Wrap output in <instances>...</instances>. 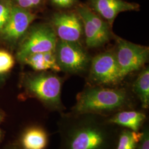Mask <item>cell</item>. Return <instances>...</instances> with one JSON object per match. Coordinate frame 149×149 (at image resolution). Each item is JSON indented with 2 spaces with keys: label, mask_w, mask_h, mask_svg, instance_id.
<instances>
[{
  "label": "cell",
  "mask_w": 149,
  "mask_h": 149,
  "mask_svg": "<svg viewBox=\"0 0 149 149\" xmlns=\"http://www.w3.org/2000/svg\"><path fill=\"white\" fill-rule=\"evenodd\" d=\"M15 65V60L11 54L0 50V75L8 73Z\"/></svg>",
  "instance_id": "e0dca14e"
},
{
  "label": "cell",
  "mask_w": 149,
  "mask_h": 149,
  "mask_svg": "<svg viewBox=\"0 0 149 149\" xmlns=\"http://www.w3.org/2000/svg\"><path fill=\"white\" fill-rule=\"evenodd\" d=\"M5 82V78L4 75H0V87L2 86Z\"/></svg>",
  "instance_id": "cb8c5ba5"
},
{
  "label": "cell",
  "mask_w": 149,
  "mask_h": 149,
  "mask_svg": "<svg viewBox=\"0 0 149 149\" xmlns=\"http://www.w3.org/2000/svg\"><path fill=\"white\" fill-rule=\"evenodd\" d=\"M32 2V5L33 7H36L38 5H39L42 2V0H31Z\"/></svg>",
  "instance_id": "603a6c76"
},
{
  "label": "cell",
  "mask_w": 149,
  "mask_h": 149,
  "mask_svg": "<svg viewBox=\"0 0 149 149\" xmlns=\"http://www.w3.org/2000/svg\"><path fill=\"white\" fill-rule=\"evenodd\" d=\"M141 130L139 132L121 128L115 149H135L141 138Z\"/></svg>",
  "instance_id": "2e32d148"
},
{
  "label": "cell",
  "mask_w": 149,
  "mask_h": 149,
  "mask_svg": "<svg viewBox=\"0 0 149 149\" xmlns=\"http://www.w3.org/2000/svg\"><path fill=\"white\" fill-rule=\"evenodd\" d=\"M63 83L64 79L57 74L42 71L24 76L21 86L26 98H36L49 111L61 114L65 110L61 100Z\"/></svg>",
  "instance_id": "3957f363"
},
{
  "label": "cell",
  "mask_w": 149,
  "mask_h": 149,
  "mask_svg": "<svg viewBox=\"0 0 149 149\" xmlns=\"http://www.w3.org/2000/svg\"><path fill=\"white\" fill-rule=\"evenodd\" d=\"M114 51L123 81L128 75L142 68L149 59L148 47L128 42L121 38H116Z\"/></svg>",
  "instance_id": "52a82bcc"
},
{
  "label": "cell",
  "mask_w": 149,
  "mask_h": 149,
  "mask_svg": "<svg viewBox=\"0 0 149 149\" xmlns=\"http://www.w3.org/2000/svg\"><path fill=\"white\" fill-rule=\"evenodd\" d=\"M36 18L28 10L13 6L8 21L0 31V37L8 42H16L26 34Z\"/></svg>",
  "instance_id": "30bf717a"
},
{
  "label": "cell",
  "mask_w": 149,
  "mask_h": 149,
  "mask_svg": "<svg viewBox=\"0 0 149 149\" xmlns=\"http://www.w3.org/2000/svg\"><path fill=\"white\" fill-rule=\"evenodd\" d=\"M50 24L59 40L81 43L84 37L83 23L77 12L55 13Z\"/></svg>",
  "instance_id": "9c48e42d"
},
{
  "label": "cell",
  "mask_w": 149,
  "mask_h": 149,
  "mask_svg": "<svg viewBox=\"0 0 149 149\" xmlns=\"http://www.w3.org/2000/svg\"><path fill=\"white\" fill-rule=\"evenodd\" d=\"M22 62L38 72L45 71L48 70L56 72L59 70L54 51L31 54L24 58Z\"/></svg>",
  "instance_id": "5bb4252c"
},
{
  "label": "cell",
  "mask_w": 149,
  "mask_h": 149,
  "mask_svg": "<svg viewBox=\"0 0 149 149\" xmlns=\"http://www.w3.org/2000/svg\"><path fill=\"white\" fill-rule=\"evenodd\" d=\"M13 7L11 0H0V31L8 21Z\"/></svg>",
  "instance_id": "ac0fdd59"
},
{
  "label": "cell",
  "mask_w": 149,
  "mask_h": 149,
  "mask_svg": "<svg viewBox=\"0 0 149 149\" xmlns=\"http://www.w3.org/2000/svg\"><path fill=\"white\" fill-rule=\"evenodd\" d=\"M76 1L77 0H51V2L54 6L59 8L66 9L74 6Z\"/></svg>",
  "instance_id": "ffe728a7"
},
{
  "label": "cell",
  "mask_w": 149,
  "mask_h": 149,
  "mask_svg": "<svg viewBox=\"0 0 149 149\" xmlns=\"http://www.w3.org/2000/svg\"><path fill=\"white\" fill-rule=\"evenodd\" d=\"M59 149H115L121 128L91 113L60 114Z\"/></svg>",
  "instance_id": "6da1fadb"
},
{
  "label": "cell",
  "mask_w": 149,
  "mask_h": 149,
  "mask_svg": "<svg viewBox=\"0 0 149 149\" xmlns=\"http://www.w3.org/2000/svg\"><path fill=\"white\" fill-rule=\"evenodd\" d=\"M76 12L83 23L84 36L87 48H100L109 42L112 33L111 27L106 21L85 5L78 6Z\"/></svg>",
  "instance_id": "8992f818"
},
{
  "label": "cell",
  "mask_w": 149,
  "mask_h": 149,
  "mask_svg": "<svg viewBox=\"0 0 149 149\" xmlns=\"http://www.w3.org/2000/svg\"><path fill=\"white\" fill-rule=\"evenodd\" d=\"M49 136L44 127L33 124L23 130L16 142L22 149H47Z\"/></svg>",
  "instance_id": "4fadbf2b"
},
{
  "label": "cell",
  "mask_w": 149,
  "mask_h": 149,
  "mask_svg": "<svg viewBox=\"0 0 149 149\" xmlns=\"http://www.w3.org/2000/svg\"><path fill=\"white\" fill-rule=\"evenodd\" d=\"M5 118V116L4 113L0 110V124L4 121Z\"/></svg>",
  "instance_id": "d4e9b609"
},
{
  "label": "cell",
  "mask_w": 149,
  "mask_h": 149,
  "mask_svg": "<svg viewBox=\"0 0 149 149\" xmlns=\"http://www.w3.org/2000/svg\"><path fill=\"white\" fill-rule=\"evenodd\" d=\"M141 136L135 149H149V124L147 122L141 129Z\"/></svg>",
  "instance_id": "d6986e66"
},
{
  "label": "cell",
  "mask_w": 149,
  "mask_h": 149,
  "mask_svg": "<svg viewBox=\"0 0 149 149\" xmlns=\"http://www.w3.org/2000/svg\"><path fill=\"white\" fill-rule=\"evenodd\" d=\"M4 138V132L2 130V129L0 128V144L3 140V139Z\"/></svg>",
  "instance_id": "484cf974"
},
{
  "label": "cell",
  "mask_w": 149,
  "mask_h": 149,
  "mask_svg": "<svg viewBox=\"0 0 149 149\" xmlns=\"http://www.w3.org/2000/svg\"><path fill=\"white\" fill-rule=\"evenodd\" d=\"M61 70L71 74H80L86 71L91 59L81 43L58 40L55 49Z\"/></svg>",
  "instance_id": "ba28073f"
},
{
  "label": "cell",
  "mask_w": 149,
  "mask_h": 149,
  "mask_svg": "<svg viewBox=\"0 0 149 149\" xmlns=\"http://www.w3.org/2000/svg\"><path fill=\"white\" fill-rule=\"evenodd\" d=\"M58 40L50 24L35 26L31 28L22 39L17 57L22 62L24 58L31 54L55 50Z\"/></svg>",
  "instance_id": "5b68a950"
},
{
  "label": "cell",
  "mask_w": 149,
  "mask_h": 149,
  "mask_svg": "<svg viewBox=\"0 0 149 149\" xmlns=\"http://www.w3.org/2000/svg\"><path fill=\"white\" fill-rule=\"evenodd\" d=\"M130 90L139 102L141 109L147 111L149 108V68L143 70L138 74L131 86Z\"/></svg>",
  "instance_id": "9a60e30c"
},
{
  "label": "cell",
  "mask_w": 149,
  "mask_h": 149,
  "mask_svg": "<svg viewBox=\"0 0 149 149\" xmlns=\"http://www.w3.org/2000/svg\"><path fill=\"white\" fill-rule=\"evenodd\" d=\"M88 85L106 87L119 86L123 81L114 52L99 54L91 61Z\"/></svg>",
  "instance_id": "277c9868"
},
{
  "label": "cell",
  "mask_w": 149,
  "mask_h": 149,
  "mask_svg": "<svg viewBox=\"0 0 149 149\" xmlns=\"http://www.w3.org/2000/svg\"><path fill=\"white\" fill-rule=\"evenodd\" d=\"M106 119L108 122L120 128H126L136 132H140L144 124L148 122L146 111L137 109L117 112L107 117Z\"/></svg>",
  "instance_id": "7c38bea8"
},
{
  "label": "cell",
  "mask_w": 149,
  "mask_h": 149,
  "mask_svg": "<svg viewBox=\"0 0 149 149\" xmlns=\"http://www.w3.org/2000/svg\"><path fill=\"white\" fill-rule=\"evenodd\" d=\"M137 99L123 86H87L77 94L71 109L74 113H91L108 117L118 112L136 109Z\"/></svg>",
  "instance_id": "7a4b0ae2"
},
{
  "label": "cell",
  "mask_w": 149,
  "mask_h": 149,
  "mask_svg": "<svg viewBox=\"0 0 149 149\" xmlns=\"http://www.w3.org/2000/svg\"><path fill=\"white\" fill-rule=\"evenodd\" d=\"M91 9L112 27L118 15L123 12L137 11L139 5L124 0H90Z\"/></svg>",
  "instance_id": "8fae6325"
},
{
  "label": "cell",
  "mask_w": 149,
  "mask_h": 149,
  "mask_svg": "<svg viewBox=\"0 0 149 149\" xmlns=\"http://www.w3.org/2000/svg\"><path fill=\"white\" fill-rule=\"evenodd\" d=\"M0 149H22L20 146L17 144L16 141L14 142H11L6 144L3 147Z\"/></svg>",
  "instance_id": "7402d4cb"
},
{
  "label": "cell",
  "mask_w": 149,
  "mask_h": 149,
  "mask_svg": "<svg viewBox=\"0 0 149 149\" xmlns=\"http://www.w3.org/2000/svg\"><path fill=\"white\" fill-rule=\"evenodd\" d=\"M16 1L18 6L28 10L29 8H33V6L31 0H16Z\"/></svg>",
  "instance_id": "44dd1931"
}]
</instances>
